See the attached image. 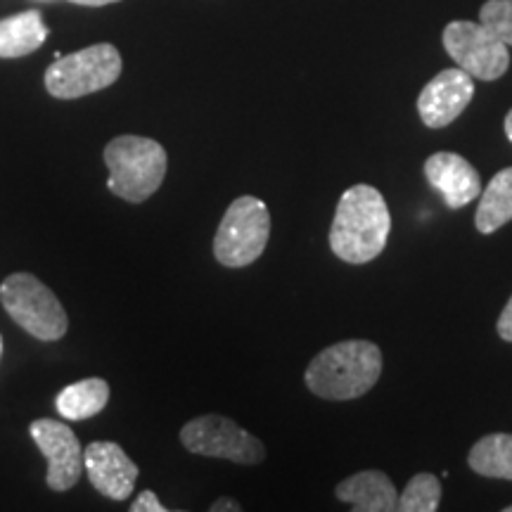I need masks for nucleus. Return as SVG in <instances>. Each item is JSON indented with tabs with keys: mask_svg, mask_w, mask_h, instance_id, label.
<instances>
[{
	"mask_svg": "<svg viewBox=\"0 0 512 512\" xmlns=\"http://www.w3.org/2000/svg\"><path fill=\"white\" fill-rule=\"evenodd\" d=\"M444 48L448 57L456 62L477 81H496L508 72L510 50L494 31L486 29L482 22H458L446 24Z\"/></svg>",
	"mask_w": 512,
	"mask_h": 512,
	"instance_id": "6e6552de",
	"label": "nucleus"
},
{
	"mask_svg": "<svg viewBox=\"0 0 512 512\" xmlns=\"http://www.w3.org/2000/svg\"><path fill=\"white\" fill-rule=\"evenodd\" d=\"M107 188L121 200L140 204L162 188L169 157L162 143L143 136H119L105 145Z\"/></svg>",
	"mask_w": 512,
	"mask_h": 512,
	"instance_id": "7ed1b4c3",
	"label": "nucleus"
},
{
	"mask_svg": "<svg viewBox=\"0 0 512 512\" xmlns=\"http://www.w3.org/2000/svg\"><path fill=\"white\" fill-rule=\"evenodd\" d=\"M505 512H512V505H508V508H505Z\"/></svg>",
	"mask_w": 512,
	"mask_h": 512,
	"instance_id": "393cba45",
	"label": "nucleus"
},
{
	"mask_svg": "<svg viewBox=\"0 0 512 512\" xmlns=\"http://www.w3.org/2000/svg\"><path fill=\"white\" fill-rule=\"evenodd\" d=\"M46 38L48 27L38 10H24L0 19V60H17L36 53Z\"/></svg>",
	"mask_w": 512,
	"mask_h": 512,
	"instance_id": "4468645a",
	"label": "nucleus"
},
{
	"mask_svg": "<svg viewBox=\"0 0 512 512\" xmlns=\"http://www.w3.org/2000/svg\"><path fill=\"white\" fill-rule=\"evenodd\" d=\"M69 3L81 5V8H105V5L121 3V0H69Z\"/></svg>",
	"mask_w": 512,
	"mask_h": 512,
	"instance_id": "5701e85b",
	"label": "nucleus"
},
{
	"mask_svg": "<svg viewBox=\"0 0 512 512\" xmlns=\"http://www.w3.org/2000/svg\"><path fill=\"white\" fill-rule=\"evenodd\" d=\"M31 439L36 441L38 451L48 460L46 482L53 491H69L81 482L83 470V446L72 427L64 422L41 418L29 425Z\"/></svg>",
	"mask_w": 512,
	"mask_h": 512,
	"instance_id": "1a4fd4ad",
	"label": "nucleus"
},
{
	"mask_svg": "<svg viewBox=\"0 0 512 512\" xmlns=\"http://www.w3.org/2000/svg\"><path fill=\"white\" fill-rule=\"evenodd\" d=\"M496 332H498V337L505 339V342H512V297L508 299V304H505L501 316H498Z\"/></svg>",
	"mask_w": 512,
	"mask_h": 512,
	"instance_id": "412c9836",
	"label": "nucleus"
},
{
	"mask_svg": "<svg viewBox=\"0 0 512 512\" xmlns=\"http://www.w3.org/2000/svg\"><path fill=\"white\" fill-rule=\"evenodd\" d=\"M505 136H508V140L512 143V110L508 112V117H505Z\"/></svg>",
	"mask_w": 512,
	"mask_h": 512,
	"instance_id": "b1692460",
	"label": "nucleus"
},
{
	"mask_svg": "<svg viewBox=\"0 0 512 512\" xmlns=\"http://www.w3.org/2000/svg\"><path fill=\"white\" fill-rule=\"evenodd\" d=\"M512 221V166L498 171L479 195L475 226L482 235L496 233Z\"/></svg>",
	"mask_w": 512,
	"mask_h": 512,
	"instance_id": "dca6fc26",
	"label": "nucleus"
},
{
	"mask_svg": "<svg viewBox=\"0 0 512 512\" xmlns=\"http://www.w3.org/2000/svg\"><path fill=\"white\" fill-rule=\"evenodd\" d=\"M271 214L264 200L242 195L226 209L214 235V256L226 268H245L266 252Z\"/></svg>",
	"mask_w": 512,
	"mask_h": 512,
	"instance_id": "423d86ee",
	"label": "nucleus"
},
{
	"mask_svg": "<svg viewBox=\"0 0 512 512\" xmlns=\"http://www.w3.org/2000/svg\"><path fill=\"white\" fill-rule=\"evenodd\" d=\"M467 465L482 477L512 482V434H486L470 448Z\"/></svg>",
	"mask_w": 512,
	"mask_h": 512,
	"instance_id": "f3484780",
	"label": "nucleus"
},
{
	"mask_svg": "<svg viewBox=\"0 0 512 512\" xmlns=\"http://www.w3.org/2000/svg\"><path fill=\"white\" fill-rule=\"evenodd\" d=\"M335 496L342 503H349L356 512H394L399 510L396 486L380 470L356 472L337 484Z\"/></svg>",
	"mask_w": 512,
	"mask_h": 512,
	"instance_id": "ddd939ff",
	"label": "nucleus"
},
{
	"mask_svg": "<svg viewBox=\"0 0 512 512\" xmlns=\"http://www.w3.org/2000/svg\"><path fill=\"white\" fill-rule=\"evenodd\" d=\"M181 444L204 458H221L238 465H259L266 458L264 441L249 434L226 415H200L181 427Z\"/></svg>",
	"mask_w": 512,
	"mask_h": 512,
	"instance_id": "0eeeda50",
	"label": "nucleus"
},
{
	"mask_svg": "<svg viewBox=\"0 0 512 512\" xmlns=\"http://www.w3.org/2000/svg\"><path fill=\"white\" fill-rule=\"evenodd\" d=\"M475 98V79L460 67L439 72L418 95V114L427 128L453 124Z\"/></svg>",
	"mask_w": 512,
	"mask_h": 512,
	"instance_id": "9d476101",
	"label": "nucleus"
},
{
	"mask_svg": "<svg viewBox=\"0 0 512 512\" xmlns=\"http://www.w3.org/2000/svg\"><path fill=\"white\" fill-rule=\"evenodd\" d=\"M110 401V384L102 377H86V380L69 384L57 394V413L67 420H88L102 413V408Z\"/></svg>",
	"mask_w": 512,
	"mask_h": 512,
	"instance_id": "2eb2a0df",
	"label": "nucleus"
},
{
	"mask_svg": "<svg viewBox=\"0 0 512 512\" xmlns=\"http://www.w3.org/2000/svg\"><path fill=\"white\" fill-rule=\"evenodd\" d=\"M392 214L382 192L368 183L351 185L339 197L330 228V249L347 264H368L387 247Z\"/></svg>",
	"mask_w": 512,
	"mask_h": 512,
	"instance_id": "f257e3e1",
	"label": "nucleus"
},
{
	"mask_svg": "<svg viewBox=\"0 0 512 512\" xmlns=\"http://www.w3.org/2000/svg\"><path fill=\"white\" fill-rule=\"evenodd\" d=\"M479 22L512 48V0H489L479 10Z\"/></svg>",
	"mask_w": 512,
	"mask_h": 512,
	"instance_id": "6ab92c4d",
	"label": "nucleus"
},
{
	"mask_svg": "<svg viewBox=\"0 0 512 512\" xmlns=\"http://www.w3.org/2000/svg\"><path fill=\"white\" fill-rule=\"evenodd\" d=\"M441 501V482L430 472H420L406 484L399 496L401 512H434L439 510Z\"/></svg>",
	"mask_w": 512,
	"mask_h": 512,
	"instance_id": "a211bd4d",
	"label": "nucleus"
},
{
	"mask_svg": "<svg viewBox=\"0 0 512 512\" xmlns=\"http://www.w3.org/2000/svg\"><path fill=\"white\" fill-rule=\"evenodd\" d=\"M131 512H166V505L159 501L155 491L147 489L131 503Z\"/></svg>",
	"mask_w": 512,
	"mask_h": 512,
	"instance_id": "aec40b11",
	"label": "nucleus"
},
{
	"mask_svg": "<svg viewBox=\"0 0 512 512\" xmlns=\"http://www.w3.org/2000/svg\"><path fill=\"white\" fill-rule=\"evenodd\" d=\"M83 465L93 489L112 501H128L140 475L138 465L114 441H93L83 448Z\"/></svg>",
	"mask_w": 512,
	"mask_h": 512,
	"instance_id": "9b49d317",
	"label": "nucleus"
},
{
	"mask_svg": "<svg viewBox=\"0 0 512 512\" xmlns=\"http://www.w3.org/2000/svg\"><path fill=\"white\" fill-rule=\"evenodd\" d=\"M382 375V351L368 339H347L311 358L304 382L325 401H351L366 396Z\"/></svg>",
	"mask_w": 512,
	"mask_h": 512,
	"instance_id": "f03ea898",
	"label": "nucleus"
},
{
	"mask_svg": "<svg viewBox=\"0 0 512 512\" xmlns=\"http://www.w3.org/2000/svg\"><path fill=\"white\" fill-rule=\"evenodd\" d=\"M0 351H3V339H0Z\"/></svg>",
	"mask_w": 512,
	"mask_h": 512,
	"instance_id": "a878e982",
	"label": "nucleus"
},
{
	"mask_svg": "<svg viewBox=\"0 0 512 512\" xmlns=\"http://www.w3.org/2000/svg\"><path fill=\"white\" fill-rule=\"evenodd\" d=\"M121 62L119 50L112 43H95L72 55H60L46 69V91L55 100H79L86 95L105 91L119 81Z\"/></svg>",
	"mask_w": 512,
	"mask_h": 512,
	"instance_id": "39448f33",
	"label": "nucleus"
},
{
	"mask_svg": "<svg viewBox=\"0 0 512 512\" xmlns=\"http://www.w3.org/2000/svg\"><path fill=\"white\" fill-rule=\"evenodd\" d=\"M425 178L444 197L448 209H463L482 195L477 169L456 152H434L425 162Z\"/></svg>",
	"mask_w": 512,
	"mask_h": 512,
	"instance_id": "f8f14e48",
	"label": "nucleus"
},
{
	"mask_svg": "<svg viewBox=\"0 0 512 512\" xmlns=\"http://www.w3.org/2000/svg\"><path fill=\"white\" fill-rule=\"evenodd\" d=\"M211 512H240L242 505L238 501H233V498H219L214 505L209 508Z\"/></svg>",
	"mask_w": 512,
	"mask_h": 512,
	"instance_id": "4be33fe9",
	"label": "nucleus"
},
{
	"mask_svg": "<svg viewBox=\"0 0 512 512\" xmlns=\"http://www.w3.org/2000/svg\"><path fill=\"white\" fill-rule=\"evenodd\" d=\"M0 304L10 318L41 342L67 335L69 318L55 292L31 273H10L0 285Z\"/></svg>",
	"mask_w": 512,
	"mask_h": 512,
	"instance_id": "20e7f679",
	"label": "nucleus"
}]
</instances>
